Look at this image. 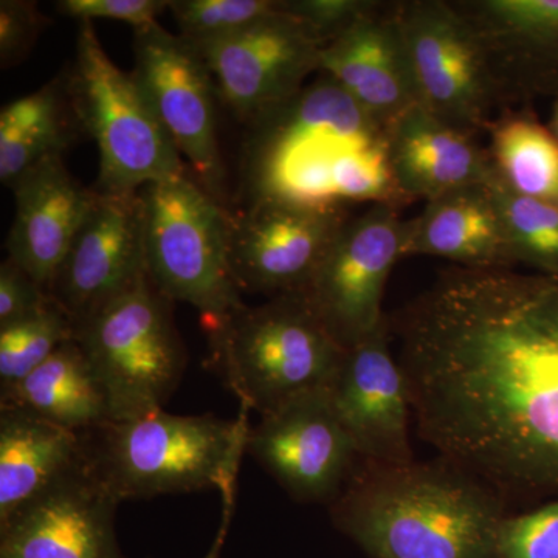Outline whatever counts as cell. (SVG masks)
Here are the masks:
<instances>
[{
  "mask_svg": "<svg viewBox=\"0 0 558 558\" xmlns=\"http://www.w3.org/2000/svg\"><path fill=\"white\" fill-rule=\"evenodd\" d=\"M0 407H20L81 436L110 422L105 389L75 339L20 384L0 391Z\"/></svg>",
  "mask_w": 558,
  "mask_h": 558,
  "instance_id": "24",
  "label": "cell"
},
{
  "mask_svg": "<svg viewBox=\"0 0 558 558\" xmlns=\"http://www.w3.org/2000/svg\"><path fill=\"white\" fill-rule=\"evenodd\" d=\"M550 132H553L554 137L558 140V105L556 108V113H554L553 117V130H550Z\"/></svg>",
  "mask_w": 558,
  "mask_h": 558,
  "instance_id": "36",
  "label": "cell"
},
{
  "mask_svg": "<svg viewBox=\"0 0 558 558\" xmlns=\"http://www.w3.org/2000/svg\"><path fill=\"white\" fill-rule=\"evenodd\" d=\"M490 183L515 266L526 264L558 277V205L513 193L497 171Z\"/></svg>",
  "mask_w": 558,
  "mask_h": 558,
  "instance_id": "27",
  "label": "cell"
},
{
  "mask_svg": "<svg viewBox=\"0 0 558 558\" xmlns=\"http://www.w3.org/2000/svg\"><path fill=\"white\" fill-rule=\"evenodd\" d=\"M242 149L247 205L403 207L389 156V131L328 76L250 121Z\"/></svg>",
  "mask_w": 558,
  "mask_h": 558,
  "instance_id": "2",
  "label": "cell"
},
{
  "mask_svg": "<svg viewBox=\"0 0 558 558\" xmlns=\"http://www.w3.org/2000/svg\"><path fill=\"white\" fill-rule=\"evenodd\" d=\"M234 505H223L222 521L216 534L215 542H213L211 548H209L207 556L204 558H220L222 554L223 543H226L227 535H229L231 519H233Z\"/></svg>",
  "mask_w": 558,
  "mask_h": 558,
  "instance_id": "35",
  "label": "cell"
},
{
  "mask_svg": "<svg viewBox=\"0 0 558 558\" xmlns=\"http://www.w3.org/2000/svg\"><path fill=\"white\" fill-rule=\"evenodd\" d=\"M492 163L508 189L558 205V140L529 116H502L490 128Z\"/></svg>",
  "mask_w": 558,
  "mask_h": 558,
  "instance_id": "26",
  "label": "cell"
},
{
  "mask_svg": "<svg viewBox=\"0 0 558 558\" xmlns=\"http://www.w3.org/2000/svg\"><path fill=\"white\" fill-rule=\"evenodd\" d=\"M418 108L475 137L505 108L478 36L453 2H398Z\"/></svg>",
  "mask_w": 558,
  "mask_h": 558,
  "instance_id": "9",
  "label": "cell"
},
{
  "mask_svg": "<svg viewBox=\"0 0 558 558\" xmlns=\"http://www.w3.org/2000/svg\"><path fill=\"white\" fill-rule=\"evenodd\" d=\"M10 190L16 213L7 238V258L51 295L54 278L89 215L97 191L73 178L65 167L64 154L39 161Z\"/></svg>",
  "mask_w": 558,
  "mask_h": 558,
  "instance_id": "19",
  "label": "cell"
},
{
  "mask_svg": "<svg viewBox=\"0 0 558 558\" xmlns=\"http://www.w3.org/2000/svg\"><path fill=\"white\" fill-rule=\"evenodd\" d=\"M172 304L146 275L75 323V340L105 389L110 421H130L163 410L179 387L186 351Z\"/></svg>",
  "mask_w": 558,
  "mask_h": 558,
  "instance_id": "8",
  "label": "cell"
},
{
  "mask_svg": "<svg viewBox=\"0 0 558 558\" xmlns=\"http://www.w3.org/2000/svg\"><path fill=\"white\" fill-rule=\"evenodd\" d=\"M247 454L303 502H332L362 459L341 424L329 388L304 392L250 425Z\"/></svg>",
  "mask_w": 558,
  "mask_h": 558,
  "instance_id": "13",
  "label": "cell"
},
{
  "mask_svg": "<svg viewBox=\"0 0 558 558\" xmlns=\"http://www.w3.org/2000/svg\"><path fill=\"white\" fill-rule=\"evenodd\" d=\"M279 0H174L170 11L179 36L193 46L244 32L278 10Z\"/></svg>",
  "mask_w": 558,
  "mask_h": 558,
  "instance_id": "29",
  "label": "cell"
},
{
  "mask_svg": "<svg viewBox=\"0 0 558 558\" xmlns=\"http://www.w3.org/2000/svg\"><path fill=\"white\" fill-rule=\"evenodd\" d=\"M119 505L83 458L0 523V558H124Z\"/></svg>",
  "mask_w": 558,
  "mask_h": 558,
  "instance_id": "15",
  "label": "cell"
},
{
  "mask_svg": "<svg viewBox=\"0 0 558 558\" xmlns=\"http://www.w3.org/2000/svg\"><path fill=\"white\" fill-rule=\"evenodd\" d=\"M83 458L78 433L20 407H0V523Z\"/></svg>",
  "mask_w": 558,
  "mask_h": 558,
  "instance_id": "23",
  "label": "cell"
},
{
  "mask_svg": "<svg viewBox=\"0 0 558 558\" xmlns=\"http://www.w3.org/2000/svg\"><path fill=\"white\" fill-rule=\"evenodd\" d=\"M319 73L360 108L391 128L416 108L417 95L398 20V2H376L339 38L326 44Z\"/></svg>",
  "mask_w": 558,
  "mask_h": 558,
  "instance_id": "18",
  "label": "cell"
},
{
  "mask_svg": "<svg viewBox=\"0 0 558 558\" xmlns=\"http://www.w3.org/2000/svg\"><path fill=\"white\" fill-rule=\"evenodd\" d=\"M53 296L14 260L0 266V328L14 325L46 310Z\"/></svg>",
  "mask_w": 558,
  "mask_h": 558,
  "instance_id": "34",
  "label": "cell"
},
{
  "mask_svg": "<svg viewBox=\"0 0 558 558\" xmlns=\"http://www.w3.org/2000/svg\"><path fill=\"white\" fill-rule=\"evenodd\" d=\"M211 360L241 407L260 416L304 392L329 388L347 349L300 293L204 322Z\"/></svg>",
  "mask_w": 558,
  "mask_h": 558,
  "instance_id": "5",
  "label": "cell"
},
{
  "mask_svg": "<svg viewBox=\"0 0 558 558\" xmlns=\"http://www.w3.org/2000/svg\"><path fill=\"white\" fill-rule=\"evenodd\" d=\"M453 3L478 36L505 106L537 89L558 54V0Z\"/></svg>",
  "mask_w": 558,
  "mask_h": 558,
  "instance_id": "20",
  "label": "cell"
},
{
  "mask_svg": "<svg viewBox=\"0 0 558 558\" xmlns=\"http://www.w3.org/2000/svg\"><path fill=\"white\" fill-rule=\"evenodd\" d=\"M47 17L31 0L0 2V65L10 69L31 54L47 27Z\"/></svg>",
  "mask_w": 558,
  "mask_h": 558,
  "instance_id": "31",
  "label": "cell"
},
{
  "mask_svg": "<svg viewBox=\"0 0 558 558\" xmlns=\"http://www.w3.org/2000/svg\"><path fill=\"white\" fill-rule=\"evenodd\" d=\"M392 328L425 442L499 494L558 488V277L451 267Z\"/></svg>",
  "mask_w": 558,
  "mask_h": 558,
  "instance_id": "1",
  "label": "cell"
},
{
  "mask_svg": "<svg viewBox=\"0 0 558 558\" xmlns=\"http://www.w3.org/2000/svg\"><path fill=\"white\" fill-rule=\"evenodd\" d=\"M389 156L396 182L410 204L487 182L495 172L490 154L475 137L447 126L418 106L392 124Z\"/></svg>",
  "mask_w": 558,
  "mask_h": 558,
  "instance_id": "22",
  "label": "cell"
},
{
  "mask_svg": "<svg viewBox=\"0 0 558 558\" xmlns=\"http://www.w3.org/2000/svg\"><path fill=\"white\" fill-rule=\"evenodd\" d=\"M132 76L179 156L211 196L223 199L218 89L197 47L156 22L134 31ZM223 204V202H222Z\"/></svg>",
  "mask_w": 558,
  "mask_h": 558,
  "instance_id": "10",
  "label": "cell"
},
{
  "mask_svg": "<svg viewBox=\"0 0 558 558\" xmlns=\"http://www.w3.org/2000/svg\"><path fill=\"white\" fill-rule=\"evenodd\" d=\"M351 218L349 208L269 202L231 215L230 266L238 288L269 299L303 292Z\"/></svg>",
  "mask_w": 558,
  "mask_h": 558,
  "instance_id": "14",
  "label": "cell"
},
{
  "mask_svg": "<svg viewBox=\"0 0 558 558\" xmlns=\"http://www.w3.org/2000/svg\"><path fill=\"white\" fill-rule=\"evenodd\" d=\"M146 275L140 191H97L89 215L54 278L51 296L78 323Z\"/></svg>",
  "mask_w": 558,
  "mask_h": 558,
  "instance_id": "16",
  "label": "cell"
},
{
  "mask_svg": "<svg viewBox=\"0 0 558 558\" xmlns=\"http://www.w3.org/2000/svg\"><path fill=\"white\" fill-rule=\"evenodd\" d=\"M389 318L348 349L329 387L333 410L362 461L381 465L414 461L409 384L389 349Z\"/></svg>",
  "mask_w": 558,
  "mask_h": 558,
  "instance_id": "17",
  "label": "cell"
},
{
  "mask_svg": "<svg viewBox=\"0 0 558 558\" xmlns=\"http://www.w3.org/2000/svg\"><path fill=\"white\" fill-rule=\"evenodd\" d=\"M64 89L76 123L97 143L100 175L95 191L137 193L186 171L137 81L106 53L94 22H80Z\"/></svg>",
  "mask_w": 558,
  "mask_h": 558,
  "instance_id": "7",
  "label": "cell"
},
{
  "mask_svg": "<svg viewBox=\"0 0 558 558\" xmlns=\"http://www.w3.org/2000/svg\"><path fill=\"white\" fill-rule=\"evenodd\" d=\"M167 0H61L57 9L64 16L81 21L108 20L124 22L134 31L159 22L165 10H170Z\"/></svg>",
  "mask_w": 558,
  "mask_h": 558,
  "instance_id": "33",
  "label": "cell"
},
{
  "mask_svg": "<svg viewBox=\"0 0 558 558\" xmlns=\"http://www.w3.org/2000/svg\"><path fill=\"white\" fill-rule=\"evenodd\" d=\"M146 270L172 303H186L204 322L244 306L230 266L231 213L189 171L140 190Z\"/></svg>",
  "mask_w": 558,
  "mask_h": 558,
  "instance_id": "6",
  "label": "cell"
},
{
  "mask_svg": "<svg viewBox=\"0 0 558 558\" xmlns=\"http://www.w3.org/2000/svg\"><path fill=\"white\" fill-rule=\"evenodd\" d=\"M492 178L428 201L421 215L405 220L402 258L432 256L465 269H512Z\"/></svg>",
  "mask_w": 558,
  "mask_h": 558,
  "instance_id": "21",
  "label": "cell"
},
{
  "mask_svg": "<svg viewBox=\"0 0 558 558\" xmlns=\"http://www.w3.org/2000/svg\"><path fill=\"white\" fill-rule=\"evenodd\" d=\"M403 226L399 208L384 204L371 205L362 216L349 219L300 293L347 351L388 319L385 286L402 259Z\"/></svg>",
  "mask_w": 558,
  "mask_h": 558,
  "instance_id": "11",
  "label": "cell"
},
{
  "mask_svg": "<svg viewBox=\"0 0 558 558\" xmlns=\"http://www.w3.org/2000/svg\"><path fill=\"white\" fill-rule=\"evenodd\" d=\"M373 3L374 0H281L282 10L317 33L325 46L354 25Z\"/></svg>",
  "mask_w": 558,
  "mask_h": 558,
  "instance_id": "32",
  "label": "cell"
},
{
  "mask_svg": "<svg viewBox=\"0 0 558 558\" xmlns=\"http://www.w3.org/2000/svg\"><path fill=\"white\" fill-rule=\"evenodd\" d=\"M497 558H558V499L502 519L498 529Z\"/></svg>",
  "mask_w": 558,
  "mask_h": 558,
  "instance_id": "30",
  "label": "cell"
},
{
  "mask_svg": "<svg viewBox=\"0 0 558 558\" xmlns=\"http://www.w3.org/2000/svg\"><path fill=\"white\" fill-rule=\"evenodd\" d=\"M207 62L219 100L245 124L289 101L319 72L325 43L278 10L244 32L194 46Z\"/></svg>",
  "mask_w": 558,
  "mask_h": 558,
  "instance_id": "12",
  "label": "cell"
},
{
  "mask_svg": "<svg viewBox=\"0 0 558 558\" xmlns=\"http://www.w3.org/2000/svg\"><path fill=\"white\" fill-rule=\"evenodd\" d=\"M330 513L373 558H497L506 517L494 488L446 459L362 461Z\"/></svg>",
  "mask_w": 558,
  "mask_h": 558,
  "instance_id": "3",
  "label": "cell"
},
{
  "mask_svg": "<svg viewBox=\"0 0 558 558\" xmlns=\"http://www.w3.org/2000/svg\"><path fill=\"white\" fill-rule=\"evenodd\" d=\"M248 429L244 407L236 418L159 410L86 433L84 458L120 502L218 488L234 505Z\"/></svg>",
  "mask_w": 558,
  "mask_h": 558,
  "instance_id": "4",
  "label": "cell"
},
{
  "mask_svg": "<svg viewBox=\"0 0 558 558\" xmlns=\"http://www.w3.org/2000/svg\"><path fill=\"white\" fill-rule=\"evenodd\" d=\"M64 81L3 106L0 112V180L10 186L54 154H64L72 126L64 110Z\"/></svg>",
  "mask_w": 558,
  "mask_h": 558,
  "instance_id": "25",
  "label": "cell"
},
{
  "mask_svg": "<svg viewBox=\"0 0 558 558\" xmlns=\"http://www.w3.org/2000/svg\"><path fill=\"white\" fill-rule=\"evenodd\" d=\"M73 339L75 322L54 300L38 314L0 328V391L20 384Z\"/></svg>",
  "mask_w": 558,
  "mask_h": 558,
  "instance_id": "28",
  "label": "cell"
}]
</instances>
